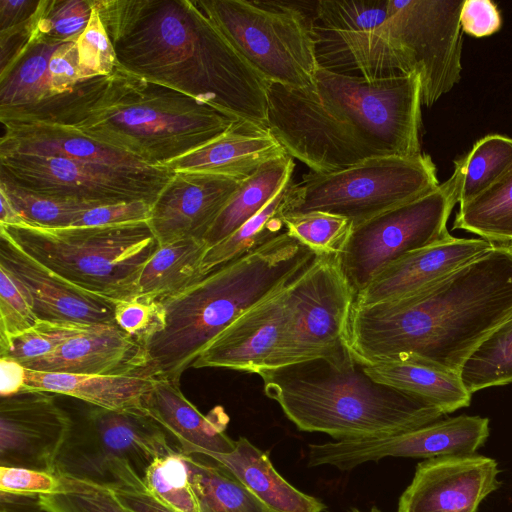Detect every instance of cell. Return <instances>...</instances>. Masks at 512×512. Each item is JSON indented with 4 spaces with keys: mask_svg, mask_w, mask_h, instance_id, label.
I'll list each match as a JSON object with an SVG mask.
<instances>
[{
    "mask_svg": "<svg viewBox=\"0 0 512 512\" xmlns=\"http://www.w3.org/2000/svg\"><path fill=\"white\" fill-rule=\"evenodd\" d=\"M48 73L52 96L70 91L81 81L76 42L57 48L50 58Z\"/></svg>",
    "mask_w": 512,
    "mask_h": 512,
    "instance_id": "obj_50",
    "label": "cell"
},
{
    "mask_svg": "<svg viewBox=\"0 0 512 512\" xmlns=\"http://www.w3.org/2000/svg\"><path fill=\"white\" fill-rule=\"evenodd\" d=\"M464 0H389L393 33L421 82L422 105L433 106L459 83Z\"/></svg>",
    "mask_w": 512,
    "mask_h": 512,
    "instance_id": "obj_16",
    "label": "cell"
},
{
    "mask_svg": "<svg viewBox=\"0 0 512 512\" xmlns=\"http://www.w3.org/2000/svg\"><path fill=\"white\" fill-rule=\"evenodd\" d=\"M90 15V0H47L37 30L57 42H76L87 27Z\"/></svg>",
    "mask_w": 512,
    "mask_h": 512,
    "instance_id": "obj_45",
    "label": "cell"
},
{
    "mask_svg": "<svg viewBox=\"0 0 512 512\" xmlns=\"http://www.w3.org/2000/svg\"><path fill=\"white\" fill-rule=\"evenodd\" d=\"M39 321L28 292L0 267V347L30 330Z\"/></svg>",
    "mask_w": 512,
    "mask_h": 512,
    "instance_id": "obj_43",
    "label": "cell"
},
{
    "mask_svg": "<svg viewBox=\"0 0 512 512\" xmlns=\"http://www.w3.org/2000/svg\"><path fill=\"white\" fill-rule=\"evenodd\" d=\"M496 244L482 238L452 237L410 252L386 266L356 296L354 305L370 306L418 292L444 278Z\"/></svg>",
    "mask_w": 512,
    "mask_h": 512,
    "instance_id": "obj_23",
    "label": "cell"
},
{
    "mask_svg": "<svg viewBox=\"0 0 512 512\" xmlns=\"http://www.w3.org/2000/svg\"><path fill=\"white\" fill-rule=\"evenodd\" d=\"M459 377L470 394L512 383V315L468 356Z\"/></svg>",
    "mask_w": 512,
    "mask_h": 512,
    "instance_id": "obj_37",
    "label": "cell"
},
{
    "mask_svg": "<svg viewBox=\"0 0 512 512\" xmlns=\"http://www.w3.org/2000/svg\"><path fill=\"white\" fill-rule=\"evenodd\" d=\"M312 33L322 69L366 79L412 74L390 24L389 0L317 1Z\"/></svg>",
    "mask_w": 512,
    "mask_h": 512,
    "instance_id": "obj_12",
    "label": "cell"
},
{
    "mask_svg": "<svg viewBox=\"0 0 512 512\" xmlns=\"http://www.w3.org/2000/svg\"><path fill=\"white\" fill-rule=\"evenodd\" d=\"M47 0H0V33L31 24L43 11Z\"/></svg>",
    "mask_w": 512,
    "mask_h": 512,
    "instance_id": "obj_51",
    "label": "cell"
},
{
    "mask_svg": "<svg viewBox=\"0 0 512 512\" xmlns=\"http://www.w3.org/2000/svg\"><path fill=\"white\" fill-rule=\"evenodd\" d=\"M97 325L40 320L30 330L0 347V359L17 363L45 356L67 340L92 330Z\"/></svg>",
    "mask_w": 512,
    "mask_h": 512,
    "instance_id": "obj_40",
    "label": "cell"
},
{
    "mask_svg": "<svg viewBox=\"0 0 512 512\" xmlns=\"http://www.w3.org/2000/svg\"><path fill=\"white\" fill-rule=\"evenodd\" d=\"M17 247L68 282L113 302L131 299L159 243L148 221L49 228L0 226Z\"/></svg>",
    "mask_w": 512,
    "mask_h": 512,
    "instance_id": "obj_6",
    "label": "cell"
},
{
    "mask_svg": "<svg viewBox=\"0 0 512 512\" xmlns=\"http://www.w3.org/2000/svg\"><path fill=\"white\" fill-rule=\"evenodd\" d=\"M71 426V415L51 393L29 391L1 396L0 467L55 473Z\"/></svg>",
    "mask_w": 512,
    "mask_h": 512,
    "instance_id": "obj_18",
    "label": "cell"
},
{
    "mask_svg": "<svg viewBox=\"0 0 512 512\" xmlns=\"http://www.w3.org/2000/svg\"><path fill=\"white\" fill-rule=\"evenodd\" d=\"M142 408L165 430L182 454H227L235 449L236 440L225 432L229 417L223 407L201 413L177 382L153 379Z\"/></svg>",
    "mask_w": 512,
    "mask_h": 512,
    "instance_id": "obj_25",
    "label": "cell"
},
{
    "mask_svg": "<svg viewBox=\"0 0 512 512\" xmlns=\"http://www.w3.org/2000/svg\"><path fill=\"white\" fill-rule=\"evenodd\" d=\"M1 396L40 391L76 398L89 405L126 410L142 408L153 379L139 375H83L27 369L15 361L0 359Z\"/></svg>",
    "mask_w": 512,
    "mask_h": 512,
    "instance_id": "obj_24",
    "label": "cell"
},
{
    "mask_svg": "<svg viewBox=\"0 0 512 512\" xmlns=\"http://www.w3.org/2000/svg\"><path fill=\"white\" fill-rule=\"evenodd\" d=\"M314 92L329 112L355 127L384 155L422 154L418 74L366 79L318 67Z\"/></svg>",
    "mask_w": 512,
    "mask_h": 512,
    "instance_id": "obj_10",
    "label": "cell"
},
{
    "mask_svg": "<svg viewBox=\"0 0 512 512\" xmlns=\"http://www.w3.org/2000/svg\"><path fill=\"white\" fill-rule=\"evenodd\" d=\"M71 417V430L55 468L64 478L110 489L138 486L156 458L179 451L141 408L109 410L90 405L82 415Z\"/></svg>",
    "mask_w": 512,
    "mask_h": 512,
    "instance_id": "obj_7",
    "label": "cell"
},
{
    "mask_svg": "<svg viewBox=\"0 0 512 512\" xmlns=\"http://www.w3.org/2000/svg\"><path fill=\"white\" fill-rule=\"evenodd\" d=\"M152 204L146 201L99 205L84 211L71 226H106L148 221Z\"/></svg>",
    "mask_w": 512,
    "mask_h": 512,
    "instance_id": "obj_48",
    "label": "cell"
},
{
    "mask_svg": "<svg viewBox=\"0 0 512 512\" xmlns=\"http://www.w3.org/2000/svg\"><path fill=\"white\" fill-rule=\"evenodd\" d=\"M292 180L258 214L229 236L208 247L201 264L203 276L256 249L285 231L287 190Z\"/></svg>",
    "mask_w": 512,
    "mask_h": 512,
    "instance_id": "obj_35",
    "label": "cell"
},
{
    "mask_svg": "<svg viewBox=\"0 0 512 512\" xmlns=\"http://www.w3.org/2000/svg\"><path fill=\"white\" fill-rule=\"evenodd\" d=\"M243 180L175 172L151 207L148 220L159 245L186 238H204Z\"/></svg>",
    "mask_w": 512,
    "mask_h": 512,
    "instance_id": "obj_21",
    "label": "cell"
},
{
    "mask_svg": "<svg viewBox=\"0 0 512 512\" xmlns=\"http://www.w3.org/2000/svg\"><path fill=\"white\" fill-rule=\"evenodd\" d=\"M112 491L130 512H175L151 495L144 484L113 488Z\"/></svg>",
    "mask_w": 512,
    "mask_h": 512,
    "instance_id": "obj_52",
    "label": "cell"
},
{
    "mask_svg": "<svg viewBox=\"0 0 512 512\" xmlns=\"http://www.w3.org/2000/svg\"><path fill=\"white\" fill-rule=\"evenodd\" d=\"M239 55L269 83L314 89L312 15L282 1L198 0Z\"/></svg>",
    "mask_w": 512,
    "mask_h": 512,
    "instance_id": "obj_8",
    "label": "cell"
},
{
    "mask_svg": "<svg viewBox=\"0 0 512 512\" xmlns=\"http://www.w3.org/2000/svg\"><path fill=\"white\" fill-rule=\"evenodd\" d=\"M0 119L70 130L154 167H165L241 122L118 64L109 75L81 80L68 92L0 108Z\"/></svg>",
    "mask_w": 512,
    "mask_h": 512,
    "instance_id": "obj_3",
    "label": "cell"
},
{
    "mask_svg": "<svg viewBox=\"0 0 512 512\" xmlns=\"http://www.w3.org/2000/svg\"><path fill=\"white\" fill-rule=\"evenodd\" d=\"M92 2L120 67L237 121L267 127L270 83L239 55L199 1Z\"/></svg>",
    "mask_w": 512,
    "mask_h": 512,
    "instance_id": "obj_2",
    "label": "cell"
},
{
    "mask_svg": "<svg viewBox=\"0 0 512 512\" xmlns=\"http://www.w3.org/2000/svg\"><path fill=\"white\" fill-rule=\"evenodd\" d=\"M267 127L288 155L317 173L386 156L355 127L329 112L314 89L270 83Z\"/></svg>",
    "mask_w": 512,
    "mask_h": 512,
    "instance_id": "obj_15",
    "label": "cell"
},
{
    "mask_svg": "<svg viewBox=\"0 0 512 512\" xmlns=\"http://www.w3.org/2000/svg\"><path fill=\"white\" fill-rule=\"evenodd\" d=\"M114 317L116 325L142 345L159 326V303L142 298L120 300L115 302Z\"/></svg>",
    "mask_w": 512,
    "mask_h": 512,
    "instance_id": "obj_46",
    "label": "cell"
},
{
    "mask_svg": "<svg viewBox=\"0 0 512 512\" xmlns=\"http://www.w3.org/2000/svg\"><path fill=\"white\" fill-rule=\"evenodd\" d=\"M166 167H111L63 157L0 154V182L53 198L92 205L155 202L174 175Z\"/></svg>",
    "mask_w": 512,
    "mask_h": 512,
    "instance_id": "obj_14",
    "label": "cell"
},
{
    "mask_svg": "<svg viewBox=\"0 0 512 512\" xmlns=\"http://www.w3.org/2000/svg\"><path fill=\"white\" fill-rule=\"evenodd\" d=\"M87 27L76 41L81 80L107 76L117 65L116 55L99 11L92 0Z\"/></svg>",
    "mask_w": 512,
    "mask_h": 512,
    "instance_id": "obj_44",
    "label": "cell"
},
{
    "mask_svg": "<svg viewBox=\"0 0 512 512\" xmlns=\"http://www.w3.org/2000/svg\"><path fill=\"white\" fill-rule=\"evenodd\" d=\"M287 154L267 127L237 122L206 145L168 163L174 172L215 174L244 180L266 162Z\"/></svg>",
    "mask_w": 512,
    "mask_h": 512,
    "instance_id": "obj_27",
    "label": "cell"
},
{
    "mask_svg": "<svg viewBox=\"0 0 512 512\" xmlns=\"http://www.w3.org/2000/svg\"><path fill=\"white\" fill-rule=\"evenodd\" d=\"M230 470L271 512H323L326 506L288 483L274 468L268 454L247 438L236 440L227 454H208Z\"/></svg>",
    "mask_w": 512,
    "mask_h": 512,
    "instance_id": "obj_28",
    "label": "cell"
},
{
    "mask_svg": "<svg viewBox=\"0 0 512 512\" xmlns=\"http://www.w3.org/2000/svg\"><path fill=\"white\" fill-rule=\"evenodd\" d=\"M265 395L301 431L337 441L413 430L445 415L439 408L370 378L351 353L257 372Z\"/></svg>",
    "mask_w": 512,
    "mask_h": 512,
    "instance_id": "obj_5",
    "label": "cell"
},
{
    "mask_svg": "<svg viewBox=\"0 0 512 512\" xmlns=\"http://www.w3.org/2000/svg\"><path fill=\"white\" fill-rule=\"evenodd\" d=\"M292 281L234 320L203 350L192 368H226L253 374L265 368L290 323Z\"/></svg>",
    "mask_w": 512,
    "mask_h": 512,
    "instance_id": "obj_20",
    "label": "cell"
},
{
    "mask_svg": "<svg viewBox=\"0 0 512 512\" xmlns=\"http://www.w3.org/2000/svg\"><path fill=\"white\" fill-rule=\"evenodd\" d=\"M488 436V418L460 415L383 437L309 444L307 465H330L350 471L385 457L431 459L471 455L484 445Z\"/></svg>",
    "mask_w": 512,
    "mask_h": 512,
    "instance_id": "obj_17",
    "label": "cell"
},
{
    "mask_svg": "<svg viewBox=\"0 0 512 512\" xmlns=\"http://www.w3.org/2000/svg\"><path fill=\"white\" fill-rule=\"evenodd\" d=\"M0 267L28 292L39 320L116 325L115 302L63 279L28 256L1 232Z\"/></svg>",
    "mask_w": 512,
    "mask_h": 512,
    "instance_id": "obj_22",
    "label": "cell"
},
{
    "mask_svg": "<svg viewBox=\"0 0 512 512\" xmlns=\"http://www.w3.org/2000/svg\"><path fill=\"white\" fill-rule=\"evenodd\" d=\"M427 154L379 156L345 169L310 171L289 185L285 215L325 212L346 217L352 228L439 186Z\"/></svg>",
    "mask_w": 512,
    "mask_h": 512,
    "instance_id": "obj_9",
    "label": "cell"
},
{
    "mask_svg": "<svg viewBox=\"0 0 512 512\" xmlns=\"http://www.w3.org/2000/svg\"><path fill=\"white\" fill-rule=\"evenodd\" d=\"M285 231L315 255H340L352 230L343 216L309 212L284 215Z\"/></svg>",
    "mask_w": 512,
    "mask_h": 512,
    "instance_id": "obj_39",
    "label": "cell"
},
{
    "mask_svg": "<svg viewBox=\"0 0 512 512\" xmlns=\"http://www.w3.org/2000/svg\"><path fill=\"white\" fill-rule=\"evenodd\" d=\"M496 460L483 455L426 459L399 498L397 512H477L500 486Z\"/></svg>",
    "mask_w": 512,
    "mask_h": 512,
    "instance_id": "obj_19",
    "label": "cell"
},
{
    "mask_svg": "<svg viewBox=\"0 0 512 512\" xmlns=\"http://www.w3.org/2000/svg\"><path fill=\"white\" fill-rule=\"evenodd\" d=\"M0 512H44L40 495L0 490Z\"/></svg>",
    "mask_w": 512,
    "mask_h": 512,
    "instance_id": "obj_53",
    "label": "cell"
},
{
    "mask_svg": "<svg viewBox=\"0 0 512 512\" xmlns=\"http://www.w3.org/2000/svg\"><path fill=\"white\" fill-rule=\"evenodd\" d=\"M294 166L292 157L284 154L244 179L205 234L207 247L229 236L270 203L292 180Z\"/></svg>",
    "mask_w": 512,
    "mask_h": 512,
    "instance_id": "obj_30",
    "label": "cell"
},
{
    "mask_svg": "<svg viewBox=\"0 0 512 512\" xmlns=\"http://www.w3.org/2000/svg\"><path fill=\"white\" fill-rule=\"evenodd\" d=\"M512 315V250L496 245L409 296L353 304L345 345L359 364L415 362L459 375L475 348Z\"/></svg>",
    "mask_w": 512,
    "mask_h": 512,
    "instance_id": "obj_1",
    "label": "cell"
},
{
    "mask_svg": "<svg viewBox=\"0 0 512 512\" xmlns=\"http://www.w3.org/2000/svg\"><path fill=\"white\" fill-rule=\"evenodd\" d=\"M509 246V248L512 250V243L510 244H507Z\"/></svg>",
    "mask_w": 512,
    "mask_h": 512,
    "instance_id": "obj_56",
    "label": "cell"
},
{
    "mask_svg": "<svg viewBox=\"0 0 512 512\" xmlns=\"http://www.w3.org/2000/svg\"><path fill=\"white\" fill-rule=\"evenodd\" d=\"M453 228L496 245L512 243V168L490 189L459 205Z\"/></svg>",
    "mask_w": 512,
    "mask_h": 512,
    "instance_id": "obj_34",
    "label": "cell"
},
{
    "mask_svg": "<svg viewBox=\"0 0 512 512\" xmlns=\"http://www.w3.org/2000/svg\"><path fill=\"white\" fill-rule=\"evenodd\" d=\"M460 185L454 168L434 190L352 228L338 257L355 296L395 260L453 237L447 223L459 203Z\"/></svg>",
    "mask_w": 512,
    "mask_h": 512,
    "instance_id": "obj_11",
    "label": "cell"
},
{
    "mask_svg": "<svg viewBox=\"0 0 512 512\" xmlns=\"http://www.w3.org/2000/svg\"><path fill=\"white\" fill-rule=\"evenodd\" d=\"M348 512H363V511H361V510H359V509H357V508H352V509L348 510ZM366 512H383V511H382V510H380L378 507L373 506V507H371V508H370L368 511H366Z\"/></svg>",
    "mask_w": 512,
    "mask_h": 512,
    "instance_id": "obj_55",
    "label": "cell"
},
{
    "mask_svg": "<svg viewBox=\"0 0 512 512\" xmlns=\"http://www.w3.org/2000/svg\"><path fill=\"white\" fill-rule=\"evenodd\" d=\"M18 364L51 373L141 376L144 353L142 345L117 325H97L45 356Z\"/></svg>",
    "mask_w": 512,
    "mask_h": 512,
    "instance_id": "obj_26",
    "label": "cell"
},
{
    "mask_svg": "<svg viewBox=\"0 0 512 512\" xmlns=\"http://www.w3.org/2000/svg\"><path fill=\"white\" fill-rule=\"evenodd\" d=\"M69 488L67 478L27 468L0 467V490L27 494H55Z\"/></svg>",
    "mask_w": 512,
    "mask_h": 512,
    "instance_id": "obj_47",
    "label": "cell"
},
{
    "mask_svg": "<svg viewBox=\"0 0 512 512\" xmlns=\"http://www.w3.org/2000/svg\"><path fill=\"white\" fill-rule=\"evenodd\" d=\"M2 190L27 224L49 228L71 226L87 209L96 205L30 193L0 182Z\"/></svg>",
    "mask_w": 512,
    "mask_h": 512,
    "instance_id": "obj_41",
    "label": "cell"
},
{
    "mask_svg": "<svg viewBox=\"0 0 512 512\" xmlns=\"http://www.w3.org/2000/svg\"><path fill=\"white\" fill-rule=\"evenodd\" d=\"M62 44L37 34L14 64L0 73V108L32 105L52 97L48 66Z\"/></svg>",
    "mask_w": 512,
    "mask_h": 512,
    "instance_id": "obj_33",
    "label": "cell"
},
{
    "mask_svg": "<svg viewBox=\"0 0 512 512\" xmlns=\"http://www.w3.org/2000/svg\"><path fill=\"white\" fill-rule=\"evenodd\" d=\"M199 512H271L230 470L203 455H185Z\"/></svg>",
    "mask_w": 512,
    "mask_h": 512,
    "instance_id": "obj_32",
    "label": "cell"
},
{
    "mask_svg": "<svg viewBox=\"0 0 512 512\" xmlns=\"http://www.w3.org/2000/svg\"><path fill=\"white\" fill-rule=\"evenodd\" d=\"M462 32L474 38L495 34L501 29L502 15L491 0H464L460 11Z\"/></svg>",
    "mask_w": 512,
    "mask_h": 512,
    "instance_id": "obj_49",
    "label": "cell"
},
{
    "mask_svg": "<svg viewBox=\"0 0 512 512\" xmlns=\"http://www.w3.org/2000/svg\"><path fill=\"white\" fill-rule=\"evenodd\" d=\"M0 226H17L26 224V221L15 209L6 194L0 190Z\"/></svg>",
    "mask_w": 512,
    "mask_h": 512,
    "instance_id": "obj_54",
    "label": "cell"
},
{
    "mask_svg": "<svg viewBox=\"0 0 512 512\" xmlns=\"http://www.w3.org/2000/svg\"><path fill=\"white\" fill-rule=\"evenodd\" d=\"M207 245L186 238L159 245L138 277L133 298L159 301L200 280Z\"/></svg>",
    "mask_w": 512,
    "mask_h": 512,
    "instance_id": "obj_31",
    "label": "cell"
},
{
    "mask_svg": "<svg viewBox=\"0 0 512 512\" xmlns=\"http://www.w3.org/2000/svg\"><path fill=\"white\" fill-rule=\"evenodd\" d=\"M146 490L175 512H199L184 454L156 458L142 478Z\"/></svg>",
    "mask_w": 512,
    "mask_h": 512,
    "instance_id": "obj_38",
    "label": "cell"
},
{
    "mask_svg": "<svg viewBox=\"0 0 512 512\" xmlns=\"http://www.w3.org/2000/svg\"><path fill=\"white\" fill-rule=\"evenodd\" d=\"M374 381L422 399L444 414L470 404L471 396L459 375L415 362L360 364Z\"/></svg>",
    "mask_w": 512,
    "mask_h": 512,
    "instance_id": "obj_29",
    "label": "cell"
},
{
    "mask_svg": "<svg viewBox=\"0 0 512 512\" xmlns=\"http://www.w3.org/2000/svg\"><path fill=\"white\" fill-rule=\"evenodd\" d=\"M315 254L286 231L157 301L159 326L142 344L141 376L180 383L211 341L252 306L292 281Z\"/></svg>",
    "mask_w": 512,
    "mask_h": 512,
    "instance_id": "obj_4",
    "label": "cell"
},
{
    "mask_svg": "<svg viewBox=\"0 0 512 512\" xmlns=\"http://www.w3.org/2000/svg\"><path fill=\"white\" fill-rule=\"evenodd\" d=\"M461 177L459 205L495 185L512 168V138L489 134L454 162Z\"/></svg>",
    "mask_w": 512,
    "mask_h": 512,
    "instance_id": "obj_36",
    "label": "cell"
},
{
    "mask_svg": "<svg viewBox=\"0 0 512 512\" xmlns=\"http://www.w3.org/2000/svg\"><path fill=\"white\" fill-rule=\"evenodd\" d=\"M290 300L288 329L265 368L335 362L349 354L345 339L355 293L338 255H315L291 282Z\"/></svg>",
    "mask_w": 512,
    "mask_h": 512,
    "instance_id": "obj_13",
    "label": "cell"
},
{
    "mask_svg": "<svg viewBox=\"0 0 512 512\" xmlns=\"http://www.w3.org/2000/svg\"><path fill=\"white\" fill-rule=\"evenodd\" d=\"M68 481L66 491L40 495L44 512H130L112 489L84 481Z\"/></svg>",
    "mask_w": 512,
    "mask_h": 512,
    "instance_id": "obj_42",
    "label": "cell"
}]
</instances>
